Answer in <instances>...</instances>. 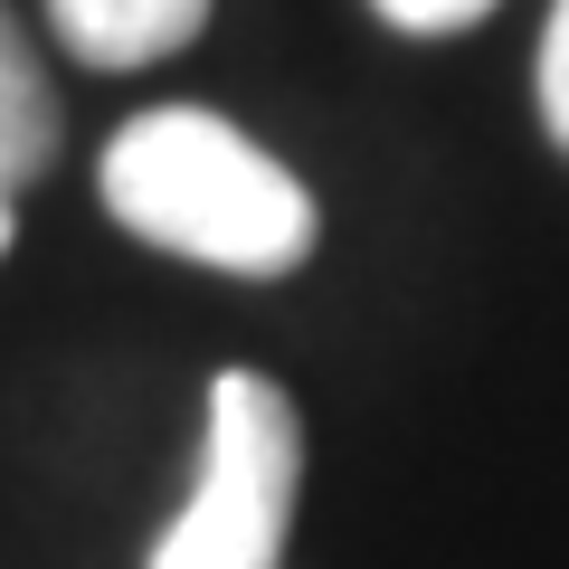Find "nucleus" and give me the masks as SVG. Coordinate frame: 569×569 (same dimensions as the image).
<instances>
[{"label":"nucleus","mask_w":569,"mask_h":569,"mask_svg":"<svg viewBox=\"0 0 569 569\" xmlns=\"http://www.w3.org/2000/svg\"><path fill=\"white\" fill-rule=\"evenodd\" d=\"M96 200L123 238L209 276L276 284L323 247V209L295 171L209 104H142L96 162Z\"/></svg>","instance_id":"obj_1"},{"label":"nucleus","mask_w":569,"mask_h":569,"mask_svg":"<svg viewBox=\"0 0 569 569\" xmlns=\"http://www.w3.org/2000/svg\"><path fill=\"white\" fill-rule=\"evenodd\" d=\"M305 503V408L266 370H219L200 418V475L142 569H284Z\"/></svg>","instance_id":"obj_2"},{"label":"nucleus","mask_w":569,"mask_h":569,"mask_svg":"<svg viewBox=\"0 0 569 569\" xmlns=\"http://www.w3.org/2000/svg\"><path fill=\"white\" fill-rule=\"evenodd\" d=\"M48 29L77 67L96 77H133V67L181 58L209 29V0H48Z\"/></svg>","instance_id":"obj_3"},{"label":"nucleus","mask_w":569,"mask_h":569,"mask_svg":"<svg viewBox=\"0 0 569 569\" xmlns=\"http://www.w3.org/2000/svg\"><path fill=\"white\" fill-rule=\"evenodd\" d=\"M58 142H67L58 77H48L39 39L20 29V10L0 0V190L20 200L29 181H48V171H58Z\"/></svg>","instance_id":"obj_4"},{"label":"nucleus","mask_w":569,"mask_h":569,"mask_svg":"<svg viewBox=\"0 0 569 569\" xmlns=\"http://www.w3.org/2000/svg\"><path fill=\"white\" fill-rule=\"evenodd\" d=\"M531 96H541V133H550V152L569 162V0H550L541 58H531Z\"/></svg>","instance_id":"obj_5"},{"label":"nucleus","mask_w":569,"mask_h":569,"mask_svg":"<svg viewBox=\"0 0 569 569\" xmlns=\"http://www.w3.org/2000/svg\"><path fill=\"white\" fill-rule=\"evenodd\" d=\"M399 39H456V29H475L485 10H503V0H370Z\"/></svg>","instance_id":"obj_6"},{"label":"nucleus","mask_w":569,"mask_h":569,"mask_svg":"<svg viewBox=\"0 0 569 569\" xmlns=\"http://www.w3.org/2000/svg\"><path fill=\"white\" fill-rule=\"evenodd\" d=\"M10 228H20V219H10V190H0V257H10Z\"/></svg>","instance_id":"obj_7"}]
</instances>
